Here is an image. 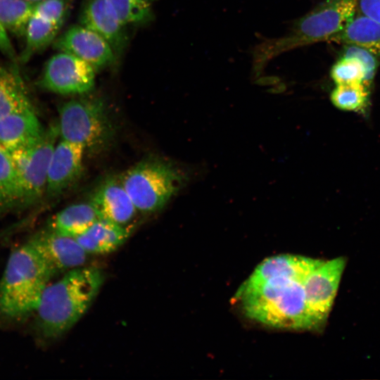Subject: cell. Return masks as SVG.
<instances>
[{"label":"cell","mask_w":380,"mask_h":380,"mask_svg":"<svg viewBox=\"0 0 380 380\" xmlns=\"http://www.w3.org/2000/svg\"><path fill=\"white\" fill-rule=\"evenodd\" d=\"M36 4L26 0H0V24L6 32L25 37Z\"/></svg>","instance_id":"22"},{"label":"cell","mask_w":380,"mask_h":380,"mask_svg":"<svg viewBox=\"0 0 380 380\" xmlns=\"http://www.w3.org/2000/svg\"><path fill=\"white\" fill-rule=\"evenodd\" d=\"M53 47L70 53L91 65L96 70L115 63L117 56L99 34L82 25H74L57 37Z\"/></svg>","instance_id":"10"},{"label":"cell","mask_w":380,"mask_h":380,"mask_svg":"<svg viewBox=\"0 0 380 380\" xmlns=\"http://www.w3.org/2000/svg\"><path fill=\"white\" fill-rule=\"evenodd\" d=\"M103 280L99 268L83 265L65 272L59 279L49 283L34 312L38 334L51 340L70 330L88 310Z\"/></svg>","instance_id":"2"},{"label":"cell","mask_w":380,"mask_h":380,"mask_svg":"<svg viewBox=\"0 0 380 380\" xmlns=\"http://www.w3.org/2000/svg\"><path fill=\"white\" fill-rule=\"evenodd\" d=\"M90 202L100 217L122 225L130 222L137 212L120 179L110 178L103 182Z\"/></svg>","instance_id":"14"},{"label":"cell","mask_w":380,"mask_h":380,"mask_svg":"<svg viewBox=\"0 0 380 380\" xmlns=\"http://www.w3.org/2000/svg\"><path fill=\"white\" fill-rule=\"evenodd\" d=\"M156 0H109L121 21L129 25H142L153 17Z\"/></svg>","instance_id":"24"},{"label":"cell","mask_w":380,"mask_h":380,"mask_svg":"<svg viewBox=\"0 0 380 380\" xmlns=\"http://www.w3.org/2000/svg\"><path fill=\"white\" fill-rule=\"evenodd\" d=\"M80 25L102 37L119 56L127 45L126 25L109 0H85L80 16Z\"/></svg>","instance_id":"13"},{"label":"cell","mask_w":380,"mask_h":380,"mask_svg":"<svg viewBox=\"0 0 380 380\" xmlns=\"http://www.w3.org/2000/svg\"><path fill=\"white\" fill-rule=\"evenodd\" d=\"M45 131L34 108L0 118V145L12 152L32 146Z\"/></svg>","instance_id":"15"},{"label":"cell","mask_w":380,"mask_h":380,"mask_svg":"<svg viewBox=\"0 0 380 380\" xmlns=\"http://www.w3.org/2000/svg\"><path fill=\"white\" fill-rule=\"evenodd\" d=\"M86 150L80 145L63 139L56 142L48 168L46 194L57 196L80 177Z\"/></svg>","instance_id":"12"},{"label":"cell","mask_w":380,"mask_h":380,"mask_svg":"<svg viewBox=\"0 0 380 380\" xmlns=\"http://www.w3.org/2000/svg\"><path fill=\"white\" fill-rule=\"evenodd\" d=\"M330 75L336 85L364 84L366 72L364 65L358 59L353 57H340L331 67Z\"/></svg>","instance_id":"25"},{"label":"cell","mask_w":380,"mask_h":380,"mask_svg":"<svg viewBox=\"0 0 380 380\" xmlns=\"http://www.w3.org/2000/svg\"><path fill=\"white\" fill-rule=\"evenodd\" d=\"M370 89L362 83L337 84L330 99L338 109L365 113L369 105Z\"/></svg>","instance_id":"23"},{"label":"cell","mask_w":380,"mask_h":380,"mask_svg":"<svg viewBox=\"0 0 380 380\" xmlns=\"http://www.w3.org/2000/svg\"><path fill=\"white\" fill-rule=\"evenodd\" d=\"M356 13L355 0H324L296 20L283 37L269 39L252 50V72L262 73L270 60L292 49L310 44L329 42L341 31Z\"/></svg>","instance_id":"4"},{"label":"cell","mask_w":380,"mask_h":380,"mask_svg":"<svg viewBox=\"0 0 380 380\" xmlns=\"http://www.w3.org/2000/svg\"><path fill=\"white\" fill-rule=\"evenodd\" d=\"M0 52L8 58L13 63H18V58L13 46L8 37V34L0 24Z\"/></svg>","instance_id":"29"},{"label":"cell","mask_w":380,"mask_h":380,"mask_svg":"<svg viewBox=\"0 0 380 380\" xmlns=\"http://www.w3.org/2000/svg\"><path fill=\"white\" fill-rule=\"evenodd\" d=\"M329 42L356 45L380 57V23L355 13L346 26Z\"/></svg>","instance_id":"18"},{"label":"cell","mask_w":380,"mask_h":380,"mask_svg":"<svg viewBox=\"0 0 380 380\" xmlns=\"http://www.w3.org/2000/svg\"><path fill=\"white\" fill-rule=\"evenodd\" d=\"M55 274L30 240L15 248L0 279V321L18 323L34 313Z\"/></svg>","instance_id":"3"},{"label":"cell","mask_w":380,"mask_h":380,"mask_svg":"<svg viewBox=\"0 0 380 380\" xmlns=\"http://www.w3.org/2000/svg\"><path fill=\"white\" fill-rule=\"evenodd\" d=\"M26 1L36 3V2L40 1L41 0H26Z\"/></svg>","instance_id":"30"},{"label":"cell","mask_w":380,"mask_h":380,"mask_svg":"<svg viewBox=\"0 0 380 380\" xmlns=\"http://www.w3.org/2000/svg\"><path fill=\"white\" fill-rule=\"evenodd\" d=\"M137 211L161 210L182 186L185 176L166 160L148 158L128 169L120 178Z\"/></svg>","instance_id":"5"},{"label":"cell","mask_w":380,"mask_h":380,"mask_svg":"<svg viewBox=\"0 0 380 380\" xmlns=\"http://www.w3.org/2000/svg\"><path fill=\"white\" fill-rule=\"evenodd\" d=\"M96 71L82 59L59 51L48 61L38 83L42 88L59 94H84L94 87Z\"/></svg>","instance_id":"8"},{"label":"cell","mask_w":380,"mask_h":380,"mask_svg":"<svg viewBox=\"0 0 380 380\" xmlns=\"http://www.w3.org/2000/svg\"><path fill=\"white\" fill-rule=\"evenodd\" d=\"M58 137V125H53L35 144L10 152L20 176L21 207L35 203L46 194L49 164Z\"/></svg>","instance_id":"7"},{"label":"cell","mask_w":380,"mask_h":380,"mask_svg":"<svg viewBox=\"0 0 380 380\" xmlns=\"http://www.w3.org/2000/svg\"><path fill=\"white\" fill-rule=\"evenodd\" d=\"M3 236L2 234H0V239Z\"/></svg>","instance_id":"31"},{"label":"cell","mask_w":380,"mask_h":380,"mask_svg":"<svg viewBox=\"0 0 380 380\" xmlns=\"http://www.w3.org/2000/svg\"><path fill=\"white\" fill-rule=\"evenodd\" d=\"M75 0H41L37 2L34 14L61 27L68 16Z\"/></svg>","instance_id":"26"},{"label":"cell","mask_w":380,"mask_h":380,"mask_svg":"<svg viewBox=\"0 0 380 380\" xmlns=\"http://www.w3.org/2000/svg\"><path fill=\"white\" fill-rule=\"evenodd\" d=\"M345 265L343 257L322 260L304 281L305 299L316 331L322 329L327 322Z\"/></svg>","instance_id":"9"},{"label":"cell","mask_w":380,"mask_h":380,"mask_svg":"<svg viewBox=\"0 0 380 380\" xmlns=\"http://www.w3.org/2000/svg\"><path fill=\"white\" fill-rule=\"evenodd\" d=\"M130 233L126 225L100 217L75 239L89 255L106 254L121 246Z\"/></svg>","instance_id":"16"},{"label":"cell","mask_w":380,"mask_h":380,"mask_svg":"<svg viewBox=\"0 0 380 380\" xmlns=\"http://www.w3.org/2000/svg\"><path fill=\"white\" fill-rule=\"evenodd\" d=\"M30 241L55 274L83 266L89 254L75 238L52 231H43Z\"/></svg>","instance_id":"11"},{"label":"cell","mask_w":380,"mask_h":380,"mask_svg":"<svg viewBox=\"0 0 380 380\" xmlns=\"http://www.w3.org/2000/svg\"><path fill=\"white\" fill-rule=\"evenodd\" d=\"M356 13L380 23V0H355Z\"/></svg>","instance_id":"28"},{"label":"cell","mask_w":380,"mask_h":380,"mask_svg":"<svg viewBox=\"0 0 380 380\" xmlns=\"http://www.w3.org/2000/svg\"><path fill=\"white\" fill-rule=\"evenodd\" d=\"M17 65L0 66V118L33 108Z\"/></svg>","instance_id":"17"},{"label":"cell","mask_w":380,"mask_h":380,"mask_svg":"<svg viewBox=\"0 0 380 380\" xmlns=\"http://www.w3.org/2000/svg\"><path fill=\"white\" fill-rule=\"evenodd\" d=\"M61 139L98 149L110 138V126L103 102L99 98H82L65 102L59 109Z\"/></svg>","instance_id":"6"},{"label":"cell","mask_w":380,"mask_h":380,"mask_svg":"<svg viewBox=\"0 0 380 380\" xmlns=\"http://www.w3.org/2000/svg\"><path fill=\"white\" fill-rule=\"evenodd\" d=\"M322 261L289 254L265 259L236 294L246 316L274 328L315 330L303 284Z\"/></svg>","instance_id":"1"},{"label":"cell","mask_w":380,"mask_h":380,"mask_svg":"<svg viewBox=\"0 0 380 380\" xmlns=\"http://www.w3.org/2000/svg\"><path fill=\"white\" fill-rule=\"evenodd\" d=\"M61 26L33 13L25 32V45L18 61L27 63L35 53L46 48L57 37Z\"/></svg>","instance_id":"21"},{"label":"cell","mask_w":380,"mask_h":380,"mask_svg":"<svg viewBox=\"0 0 380 380\" xmlns=\"http://www.w3.org/2000/svg\"><path fill=\"white\" fill-rule=\"evenodd\" d=\"M22 189L20 176L11 153L0 145V216L20 207Z\"/></svg>","instance_id":"20"},{"label":"cell","mask_w":380,"mask_h":380,"mask_svg":"<svg viewBox=\"0 0 380 380\" xmlns=\"http://www.w3.org/2000/svg\"><path fill=\"white\" fill-rule=\"evenodd\" d=\"M99 218L97 210L90 201L75 203L57 213L52 218L49 229L76 238Z\"/></svg>","instance_id":"19"},{"label":"cell","mask_w":380,"mask_h":380,"mask_svg":"<svg viewBox=\"0 0 380 380\" xmlns=\"http://www.w3.org/2000/svg\"><path fill=\"white\" fill-rule=\"evenodd\" d=\"M340 57H353L362 63L366 72L364 84L370 89L379 66L377 56L360 46L343 44Z\"/></svg>","instance_id":"27"}]
</instances>
